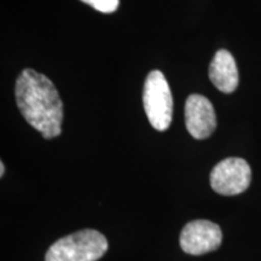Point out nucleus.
<instances>
[{
    "mask_svg": "<svg viewBox=\"0 0 261 261\" xmlns=\"http://www.w3.org/2000/svg\"><path fill=\"white\" fill-rule=\"evenodd\" d=\"M179 241L185 253L190 255H202L220 247L223 233L219 225L210 220H194L185 225Z\"/></svg>",
    "mask_w": 261,
    "mask_h": 261,
    "instance_id": "obj_5",
    "label": "nucleus"
},
{
    "mask_svg": "<svg viewBox=\"0 0 261 261\" xmlns=\"http://www.w3.org/2000/svg\"><path fill=\"white\" fill-rule=\"evenodd\" d=\"M185 125L195 139H205L217 128V116L208 98L191 94L185 103Z\"/></svg>",
    "mask_w": 261,
    "mask_h": 261,
    "instance_id": "obj_6",
    "label": "nucleus"
},
{
    "mask_svg": "<svg viewBox=\"0 0 261 261\" xmlns=\"http://www.w3.org/2000/svg\"><path fill=\"white\" fill-rule=\"evenodd\" d=\"M85 4L92 6L97 11L103 14H112L119 8V0H81Z\"/></svg>",
    "mask_w": 261,
    "mask_h": 261,
    "instance_id": "obj_8",
    "label": "nucleus"
},
{
    "mask_svg": "<svg viewBox=\"0 0 261 261\" xmlns=\"http://www.w3.org/2000/svg\"><path fill=\"white\" fill-rule=\"evenodd\" d=\"M4 173H5V167H4V163L3 162H0V175H4Z\"/></svg>",
    "mask_w": 261,
    "mask_h": 261,
    "instance_id": "obj_9",
    "label": "nucleus"
},
{
    "mask_svg": "<svg viewBox=\"0 0 261 261\" xmlns=\"http://www.w3.org/2000/svg\"><path fill=\"white\" fill-rule=\"evenodd\" d=\"M15 96L22 116L45 139L61 135L63 102L47 76L33 69H24L16 81Z\"/></svg>",
    "mask_w": 261,
    "mask_h": 261,
    "instance_id": "obj_1",
    "label": "nucleus"
},
{
    "mask_svg": "<svg viewBox=\"0 0 261 261\" xmlns=\"http://www.w3.org/2000/svg\"><path fill=\"white\" fill-rule=\"evenodd\" d=\"M210 79L218 90L232 93L238 86V69L236 61L227 50H219L211 62Z\"/></svg>",
    "mask_w": 261,
    "mask_h": 261,
    "instance_id": "obj_7",
    "label": "nucleus"
},
{
    "mask_svg": "<svg viewBox=\"0 0 261 261\" xmlns=\"http://www.w3.org/2000/svg\"><path fill=\"white\" fill-rule=\"evenodd\" d=\"M108 250V241L99 231L86 230L68 234L48 248L45 261H97Z\"/></svg>",
    "mask_w": 261,
    "mask_h": 261,
    "instance_id": "obj_2",
    "label": "nucleus"
},
{
    "mask_svg": "<svg viewBox=\"0 0 261 261\" xmlns=\"http://www.w3.org/2000/svg\"><path fill=\"white\" fill-rule=\"evenodd\" d=\"M143 106L150 125L163 132L171 126L173 98L165 75L152 70L146 76L143 90Z\"/></svg>",
    "mask_w": 261,
    "mask_h": 261,
    "instance_id": "obj_3",
    "label": "nucleus"
},
{
    "mask_svg": "<svg viewBox=\"0 0 261 261\" xmlns=\"http://www.w3.org/2000/svg\"><path fill=\"white\" fill-rule=\"evenodd\" d=\"M252 171L246 160L228 158L220 161L211 173V187L224 196L242 194L250 185Z\"/></svg>",
    "mask_w": 261,
    "mask_h": 261,
    "instance_id": "obj_4",
    "label": "nucleus"
}]
</instances>
